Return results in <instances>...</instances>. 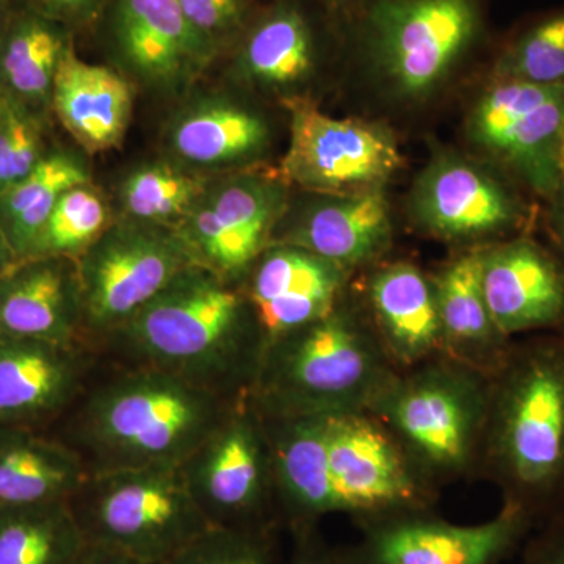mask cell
Listing matches in <instances>:
<instances>
[{
    "label": "cell",
    "mask_w": 564,
    "mask_h": 564,
    "mask_svg": "<svg viewBox=\"0 0 564 564\" xmlns=\"http://www.w3.org/2000/svg\"><path fill=\"white\" fill-rule=\"evenodd\" d=\"M240 399L101 356L77 402L46 433L76 452L88 474L180 466Z\"/></svg>",
    "instance_id": "1"
},
{
    "label": "cell",
    "mask_w": 564,
    "mask_h": 564,
    "mask_svg": "<svg viewBox=\"0 0 564 564\" xmlns=\"http://www.w3.org/2000/svg\"><path fill=\"white\" fill-rule=\"evenodd\" d=\"M98 351L109 361L150 367L239 399L254 383L265 343L243 285L193 263Z\"/></svg>",
    "instance_id": "2"
},
{
    "label": "cell",
    "mask_w": 564,
    "mask_h": 564,
    "mask_svg": "<svg viewBox=\"0 0 564 564\" xmlns=\"http://www.w3.org/2000/svg\"><path fill=\"white\" fill-rule=\"evenodd\" d=\"M480 477L536 524L564 507V332L514 340L492 375Z\"/></svg>",
    "instance_id": "3"
},
{
    "label": "cell",
    "mask_w": 564,
    "mask_h": 564,
    "mask_svg": "<svg viewBox=\"0 0 564 564\" xmlns=\"http://www.w3.org/2000/svg\"><path fill=\"white\" fill-rule=\"evenodd\" d=\"M397 367L364 306L345 299L263 351L248 397L263 417L367 411Z\"/></svg>",
    "instance_id": "4"
},
{
    "label": "cell",
    "mask_w": 564,
    "mask_h": 564,
    "mask_svg": "<svg viewBox=\"0 0 564 564\" xmlns=\"http://www.w3.org/2000/svg\"><path fill=\"white\" fill-rule=\"evenodd\" d=\"M491 377L440 355L397 370L367 413L388 430L419 477L440 491L480 477Z\"/></svg>",
    "instance_id": "5"
},
{
    "label": "cell",
    "mask_w": 564,
    "mask_h": 564,
    "mask_svg": "<svg viewBox=\"0 0 564 564\" xmlns=\"http://www.w3.org/2000/svg\"><path fill=\"white\" fill-rule=\"evenodd\" d=\"M85 543L147 564H166L212 524L182 466L88 474L68 500Z\"/></svg>",
    "instance_id": "6"
},
{
    "label": "cell",
    "mask_w": 564,
    "mask_h": 564,
    "mask_svg": "<svg viewBox=\"0 0 564 564\" xmlns=\"http://www.w3.org/2000/svg\"><path fill=\"white\" fill-rule=\"evenodd\" d=\"M481 31V0H372L362 46L384 90L417 104L447 84Z\"/></svg>",
    "instance_id": "7"
},
{
    "label": "cell",
    "mask_w": 564,
    "mask_h": 564,
    "mask_svg": "<svg viewBox=\"0 0 564 564\" xmlns=\"http://www.w3.org/2000/svg\"><path fill=\"white\" fill-rule=\"evenodd\" d=\"M191 265L173 226L115 218L77 259L88 344L98 350Z\"/></svg>",
    "instance_id": "8"
},
{
    "label": "cell",
    "mask_w": 564,
    "mask_h": 564,
    "mask_svg": "<svg viewBox=\"0 0 564 564\" xmlns=\"http://www.w3.org/2000/svg\"><path fill=\"white\" fill-rule=\"evenodd\" d=\"M525 195L489 163L441 150L414 181L410 214L423 232L470 250L532 232L536 214Z\"/></svg>",
    "instance_id": "9"
},
{
    "label": "cell",
    "mask_w": 564,
    "mask_h": 564,
    "mask_svg": "<svg viewBox=\"0 0 564 564\" xmlns=\"http://www.w3.org/2000/svg\"><path fill=\"white\" fill-rule=\"evenodd\" d=\"M329 513L356 522L433 510L440 491L413 469L388 430L367 411L322 414Z\"/></svg>",
    "instance_id": "10"
},
{
    "label": "cell",
    "mask_w": 564,
    "mask_h": 564,
    "mask_svg": "<svg viewBox=\"0 0 564 564\" xmlns=\"http://www.w3.org/2000/svg\"><path fill=\"white\" fill-rule=\"evenodd\" d=\"M563 121L564 87L489 77L467 113L466 133L484 162L544 203L562 184Z\"/></svg>",
    "instance_id": "11"
},
{
    "label": "cell",
    "mask_w": 564,
    "mask_h": 564,
    "mask_svg": "<svg viewBox=\"0 0 564 564\" xmlns=\"http://www.w3.org/2000/svg\"><path fill=\"white\" fill-rule=\"evenodd\" d=\"M181 466L212 527L270 529L276 507L272 455L265 423L250 397L234 404Z\"/></svg>",
    "instance_id": "12"
},
{
    "label": "cell",
    "mask_w": 564,
    "mask_h": 564,
    "mask_svg": "<svg viewBox=\"0 0 564 564\" xmlns=\"http://www.w3.org/2000/svg\"><path fill=\"white\" fill-rule=\"evenodd\" d=\"M291 141L280 172L285 184L314 195L383 188L402 166L392 132L377 122L334 118L303 98L285 99Z\"/></svg>",
    "instance_id": "13"
},
{
    "label": "cell",
    "mask_w": 564,
    "mask_h": 564,
    "mask_svg": "<svg viewBox=\"0 0 564 564\" xmlns=\"http://www.w3.org/2000/svg\"><path fill=\"white\" fill-rule=\"evenodd\" d=\"M289 210V185L278 174L243 172L210 182L187 217L174 226L193 263L242 284L272 243Z\"/></svg>",
    "instance_id": "14"
},
{
    "label": "cell",
    "mask_w": 564,
    "mask_h": 564,
    "mask_svg": "<svg viewBox=\"0 0 564 564\" xmlns=\"http://www.w3.org/2000/svg\"><path fill=\"white\" fill-rule=\"evenodd\" d=\"M350 564H503L536 525L522 508L503 503L491 521L462 525L433 510L403 511L359 522Z\"/></svg>",
    "instance_id": "15"
},
{
    "label": "cell",
    "mask_w": 564,
    "mask_h": 564,
    "mask_svg": "<svg viewBox=\"0 0 564 564\" xmlns=\"http://www.w3.org/2000/svg\"><path fill=\"white\" fill-rule=\"evenodd\" d=\"M107 28L122 66L159 91L187 88L218 50L188 21L180 0H113Z\"/></svg>",
    "instance_id": "16"
},
{
    "label": "cell",
    "mask_w": 564,
    "mask_h": 564,
    "mask_svg": "<svg viewBox=\"0 0 564 564\" xmlns=\"http://www.w3.org/2000/svg\"><path fill=\"white\" fill-rule=\"evenodd\" d=\"M99 361L87 344L0 337V429L47 432L77 402Z\"/></svg>",
    "instance_id": "17"
},
{
    "label": "cell",
    "mask_w": 564,
    "mask_h": 564,
    "mask_svg": "<svg viewBox=\"0 0 564 564\" xmlns=\"http://www.w3.org/2000/svg\"><path fill=\"white\" fill-rule=\"evenodd\" d=\"M481 285L505 336L564 332V262L530 234L480 248Z\"/></svg>",
    "instance_id": "18"
},
{
    "label": "cell",
    "mask_w": 564,
    "mask_h": 564,
    "mask_svg": "<svg viewBox=\"0 0 564 564\" xmlns=\"http://www.w3.org/2000/svg\"><path fill=\"white\" fill-rule=\"evenodd\" d=\"M352 274L303 248L270 245L242 282L265 350L332 313L347 295Z\"/></svg>",
    "instance_id": "19"
},
{
    "label": "cell",
    "mask_w": 564,
    "mask_h": 564,
    "mask_svg": "<svg viewBox=\"0 0 564 564\" xmlns=\"http://www.w3.org/2000/svg\"><path fill=\"white\" fill-rule=\"evenodd\" d=\"M315 196L299 214L282 218L270 245L303 248L351 273L383 262L393 237L383 188Z\"/></svg>",
    "instance_id": "20"
},
{
    "label": "cell",
    "mask_w": 564,
    "mask_h": 564,
    "mask_svg": "<svg viewBox=\"0 0 564 564\" xmlns=\"http://www.w3.org/2000/svg\"><path fill=\"white\" fill-rule=\"evenodd\" d=\"M0 337L90 345L76 259H22L0 278Z\"/></svg>",
    "instance_id": "21"
},
{
    "label": "cell",
    "mask_w": 564,
    "mask_h": 564,
    "mask_svg": "<svg viewBox=\"0 0 564 564\" xmlns=\"http://www.w3.org/2000/svg\"><path fill=\"white\" fill-rule=\"evenodd\" d=\"M367 270L362 306L393 366L410 369L443 355L432 276L406 261Z\"/></svg>",
    "instance_id": "22"
},
{
    "label": "cell",
    "mask_w": 564,
    "mask_h": 564,
    "mask_svg": "<svg viewBox=\"0 0 564 564\" xmlns=\"http://www.w3.org/2000/svg\"><path fill=\"white\" fill-rule=\"evenodd\" d=\"M443 355L492 377L514 339L494 322L481 285L480 248L459 251L432 276Z\"/></svg>",
    "instance_id": "23"
},
{
    "label": "cell",
    "mask_w": 564,
    "mask_h": 564,
    "mask_svg": "<svg viewBox=\"0 0 564 564\" xmlns=\"http://www.w3.org/2000/svg\"><path fill=\"white\" fill-rule=\"evenodd\" d=\"M132 99L131 85L117 70L82 61L73 47L63 55L51 107L85 150L120 147L131 121Z\"/></svg>",
    "instance_id": "24"
},
{
    "label": "cell",
    "mask_w": 564,
    "mask_h": 564,
    "mask_svg": "<svg viewBox=\"0 0 564 564\" xmlns=\"http://www.w3.org/2000/svg\"><path fill=\"white\" fill-rule=\"evenodd\" d=\"M261 113L225 98H209L182 110L169 131L174 158L187 169H242L270 148Z\"/></svg>",
    "instance_id": "25"
},
{
    "label": "cell",
    "mask_w": 564,
    "mask_h": 564,
    "mask_svg": "<svg viewBox=\"0 0 564 564\" xmlns=\"http://www.w3.org/2000/svg\"><path fill=\"white\" fill-rule=\"evenodd\" d=\"M87 477L79 455L50 433L0 429V508L68 502Z\"/></svg>",
    "instance_id": "26"
},
{
    "label": "cell",
    "mask_w": 564,
    "mask_h": 564,
    "mask_svg": "<svg viewBox=\"0 0 564 564\" xmlns=\"http://www.w3.org/2000/svg\"><path fill=\"white\" fill-rule=\"evenodd\" d=\"M317 43L302 11L280 6L252 28L237 58V73L248 84L288 93L313 77Z\"/></svg>",
    "instance_id": "27"
},
{
    "label": "cell",
    "mask_w": 564,
    "mask_h": 564,
    "mask_svg": "<svg viewBox=\"0 0 564 564\" xmlns=\"http://www.w3.org/2000/svg\"><path fill=\"white\" fill-rule=\"evenodd\" d=\"M70 47L61 21L44 13L17 18L0 36V93L43 113L63 55Z\"/></svg>",
    "instance_id": "28"
},
{
    "label": "cell",
    "mask_w": 564,
    "mask_h": 564,
    "mask_svg": "<svg viewBox=\"0 0 564 564\" xmlns=\"http://www.w3.org/2000/svg\"><path fill=\"white\" fill-rule=\"evenodd\" d=\"M90 182L84 159L52 148L28 176L0 192V231L18 259L31 258L36 237L63 192Z\"/></svg>",
    "instance_id": "29"
},
{
    "label": "cell",
    "mask_w": 564,
    "mask_h": 564,
    "mask_svg": "<svg viewBox=\"0 0 564 564\" xmlns=\"http://www.w3.org/2000/svg\"><path fill=\"white\" fill-rule=\"evenodd\" d=\"M85 545L68 502L0 508V564H73Z\"/></svg>",
    "instance_id": "30"
},
{
    "label": "cell",
    "mask_w": 564,
    "mask_h": 564,
    "mask_svg": "<svg viewBox=\"0 0 564 564\" xmlns=\"http://www.w3.org/2000/svg\"><path fill=\"white\" fill-rule=\"evenodd\" d=\"M209 185V177L180 163L140 166L122 182L120 218L174 228L187 217Z\"/></svg>",
    "instance_id": "31"
},
{
    "label": "cell",
    "mask_w": 564,
    "mask_h": 564,
    "mask_svg": "<svg viewBox=\"0 0 564 564\" xmlns=\"http://www.w3.org/2000/svg\"><path fill=\"white\" fill-rule=\"evenodd\" d=\"M489 77L564 87V7L519 25L505 41Z\"/></svg>",
    "instance_id": "32"
},
{
    "label": "cell",
    "mask_w": 564,
    "mask_h": 564,
    "mask_svg": "<svg viewBox=\"0 0 564 564\" xmlns=\"http://www.w3.org/2000/svg\"><path fill=\"white\" fill-rule=\"evenodd\" d=\"M113 223L101 193L91 182L63 192L36 237L31 258L79 259ZM29 259V258H28Z\"/></svg>",
    "instance_id": "33"
},
{
    "label": "cell",
    "mask_w": 564,
    "mask_h": 564,
    "mask_svg": "<svg viewBox=\"0 0 564 564\" xmlns=\"http://www.w3.org/2000/svg\"><path fill=\"white\" fill-rule=\"evenodd\" d=\"M50 150L41 113L0 93V192L28 176Z\"/></svg>",
    "instance_id": "34"
},
{
    "label": "cell",
    "mask_w": 564,
    "mask_h": 564,
    "mask_svg": "<svg viewBox=\"0 0 564 564\" xmlns=\"http://www.w3.org/2000/svg\"><path fill=\"white\" fill-rule=\"evenodd\" d=\"M166 564H272L269 529L210 527Z\"/></svg>",
    "instance_id": "35"
},
{
    "label": "cell",
    "mask_w": 564,
    "mask_h": 564,
    "mask_svg": "<svg viewBox=\"0 0 564 564\" xmlns=\"http://www.w3.org/2000/svg\"><path fill=\"white\" fill-rule=\"evenodd\" d=\"M180 6L188 21L217 46L243 22L242 0H180Z\"/></svg>",
    "instance_id": "36"
},
{
    "label": "cell",
    "mask_w": 564,
    "mask_h": 564,
    "mask_svg": "<svg viewBox=\"0 0 564 564\" xmlns=\"http://www.w3.org/2000/svg\"><path fill=\"white\" fill-rule=\"evenodd\" d=\"M516 564H564V507L533 527Z\"/></svg>",
    "instance_id": "37"
},
{
    "label": "cell",
    "mask_w": 564,
    "mask_h": 564,
    "mask_svg": "<svg viewBox=\"0 0 564 564\" xmlns=\"http://www.w3.org/2000/svg\"><path fill=\"white\" fill-rule=\"evenodd\" d=\"M296 551L291 564H350L347 556H340L326 547L311 529L295 530Z\"/></svg>",
    "instance_id": "38"
},
{
    "label": "cell",
    "mask_w": 564,
    "mask_h": 564,
    "mask_svg": "<svg viewBox=\"0 0 564 564\" xmlns=\"http://www.w3.org/2000/svg\"><path fill=\"white\" fill-rule=\"evenodd\" d=\"M544 231L551 240V248L564 262V181L556 188L554 195L544 202L541 214Z\"/></svg>",
    "instance_id": "39"
},
{
    "label": "cell",
    "mask_w": 564,
    "mask_h": 564,
    "mask_svg": "<svg viewBox=\"0 0 564 564\" xmlns=\"http://www.w3.org/2000/svg\"><path fill=\"white\" fill-rule=\"evenodd\" d=\"M44 14L57 21H85L95 13L98 0H39Z\"/></svg>",
    "instance_id": "40"
},
{
    "label": "cell",
    "mask_w": 564,
    "mask_h": 564,
    "mask_svg": "<svg viewBox=\"0 0 564 564\" xmlns=\"http://www.w3.org/2000/svg\"><path fill=\"white\" fill-rule=\"evenodd\" d=\"M73 564H147L129 558V556L117 554V552L106 551V549L95 547V545H85L80 555L74 560Z\"/></svg>",
    "instance_id": "41"
},
{
    "label": "cell",
    "mask_w": 564,
    "mask_h": 564,
    "mask_svg": "<svg viewBox=\"0 0 564 564\" xmlns=\"http://www.w3.org/2000/svg\"><path fill=\"white\" fill-rule=\"evenodd\" d=\"M18 262H20V259H18L17 252L13 251L7 237L0 231V278L10 269H13Z\"/></svg>",
    "instance_id": "42"
},
{
    "label": "cell",
    "mask_w": 564,
    "mask_h": 564,
    "mask_svg": "<svg viewBox=\"0 0 564 564\" xmlns=\"http://www.w3.org/2000/svg\"><path fill=\"white\" fill-rule=\"evenodd\" d=\"M560 172H562V182L564 181V121L562 129V140H560Z\"/></svg>",
    "instance_id": "43"
},
{
    "label": "cell",
    "mask_w": 564,
    "mask_h": 564,
    "mask_svg": "<svg viewBox=\"0 0 564 564\" xmlns=\"http://www.w3.org/2000/svg\"><path fill=\"white\" fill-rule=\"evenodd\" d=\"M326 2H328L329 6L336 7L337 9V7L344 6L347 0H326Z\"/></svg>",
    "instance_id": "44"
},
{
    "label": "cell",
    "mask_w": 564,
    "mask_h": 564,
    "mask_svg": "<svg viewBox=\"0 0 564 564\" xmlns=\"http://www.w3.org/2000/svg\"><path fill=\"white\" fill-rule=\"evenodd\" d=\"M0 36H2V35H0Z\"/></svg>",
    "instance_id": "45"
}]
</instances>
